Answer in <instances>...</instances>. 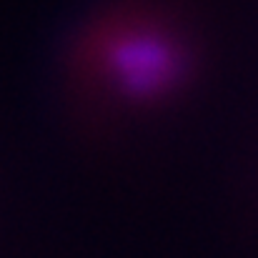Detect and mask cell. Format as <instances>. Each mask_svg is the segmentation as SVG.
I'll return each instance as SVG.
<instances>
[{
    "label": "cell",
    "instance_id": "1",
    "mask_svg": "<svg viewBox=\"0 0 258 258\" xmlns=\"http://www.w3.org/2000/svg\"><path fill=\"white\" fill-rule=\"evenodd\" d=\"M226 58L211 0H90L53 53V103L73 151L90 161L143 153L208 103Z\"/></svg>",
    "mask_w": 258,
    "mask_h": 258
},
{
    "label": "cell",
    "instance_id": "2",
    "mask_svg": "<svg viewBox=\"0 0 258 258\" xmlns=\"http://www.w3.org/2000/svg\"><path fill=\"white\" fill-rule=\"evenodd\" d=\"M226 208L243 258H258V100L241 123L226 180Z\"/></svg>",
    "mask_w": 258,
    "mask_h": 258
}]
</instances>
